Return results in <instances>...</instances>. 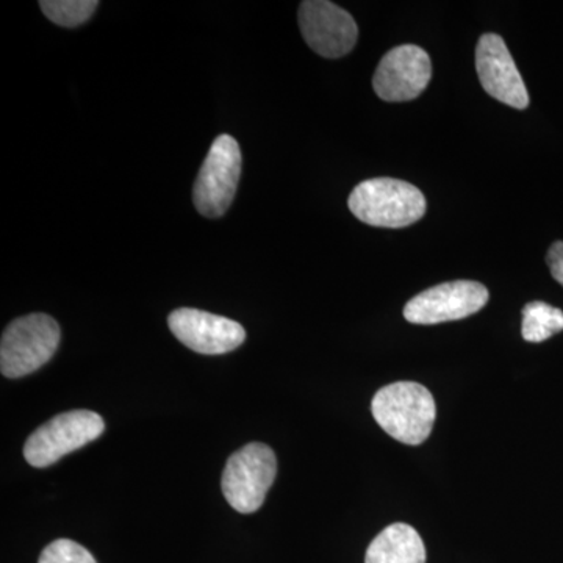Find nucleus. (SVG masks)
Instances as JSON below:
<instances>
[{
	"label": "nucleus",
	"mask_w": 563,
	"mask_h": 563,
	"mask_svg": "<svg viewBox=\"0 0 563 563\" xmlns=\"http://www.w3.org/2000/svg\"><path fill=\"white\" fill-rule=\"evenodd\" d=\"M372 412L377 424L393 439L418 446L431 435L437 407L424 385L395 383L376 393Z\"/></svg>",
	"instance_id": "f257e3e1"
},
{
	"label": "nucleus",
	"mask_w": 563,
	"mask_h": 563,
	"mask_svg": "<svg viewBox=\"0 0 563 563\" xmlns=\"http://www.w3.org/2000/svg\"><path fill=\"white\" fill-rule=\"evenodd\" d=\"M347 206L358 221L374 228H407L426 213L421 190L409 181L390 177L362 181L352 190Z\"/></svg>",
	"instance_id": "f03ea898"
},
{
	"label": "nucleus",
	"mask_w": 563,
	"mask_h": 563,
	"mask_svg": "<svg viewBox=\"0 0 563 563\" xmlns=\"http://www.w3.org/2000/svg\"><path fill=\"white\" fill-rule=\"evenodd\" d=\"M60 344V325L49 314L33 313L11 322L0 343V369L18 379L35 373L54 357Z\"/></svg>",
	"instance_id": "7ed1b4c3"
},
{
	"label": "nucleus",
	"mask_w": 563,
	"mask_h": 563,
	"mask_svg": "<svg viewBox=\"0 0 563 563\" xmlns=\"http://www.w3.org/2000/svg\"><path fill=\"white\" fill-rule=\"evenodd\" d=\"M276 473V454L272 448L263 443L246 444L229 457L222 473V493L236 512H257Z\"/></svg>",
	"instance_id": "20e7f679"
},
{
	"label": "nucleus",
	"mask_w": 563,
	"mask_h": 563,
	"mask_svg": "<svg viewBox=\"0 0 563 563\" xmlns=\"http://www.w3.org/2000/svg\"><path fill=\"white\" fill-rule=\"evenodd\" d=\"M242 151L231 135H220L211 144L192 188V202L206 218H220L229 210L240 176Z\"/></svg>",
	"instance_id": "39448f33"
},
{
	"label": "nucleus",
	"mask_w": 563,
	"mask_h": 563,
	"mask_svg": "<svg viewBox=\"0 0 563 563\" xmlns=\"http://www.w3.org/2000/svg\"><path fill=\"white\" fill-rule=\"evenodd\" d=\"M106 431L101 415L91 410H73L52 418L29 437L25 461L35 468H46L66 454L95 442Z\"/></svg>",
	"instance_id": "423d86ee"
},
{
	"label": "nucleus",
	"mask_w": 563,
	"mask_h": 563,
	"mask_svg": "<svg viewBox=\"0 0 563 563\" xmlns=\"http://www.w3.org/2000/svg\"><path fill=\"white\" fill-rule=\"evenodd\" d=\"M487 302L488 290L479 282H446L410 299L404 307V317L412 324H440L472 317Z\"/></svg>",
	"instance_id": "0eeeda50"
},
{
	"label": "nucleus",
	"mask_w": 563,
	"mask_h": 563,
	"mask_svg": "<svg viewBox=\"0 0 563 563\" xmlns=\"http://www.w3.org/2000/svg\"><path fill=\"white\" fill-rule=\"evenodd\" d=\"M299 27L310 49L324 58L344 57L354 49L358 38L354 18L328 0L302 2Z\"/></svg>",
	"instance_id": "6e6552de"
},
{
	"label": "nucleus",
	"mask_w": 563,
	"mask_h": 563,
	"mask_svg": "<svg viewBox=\"0 0 563 563\" xmlns=\"http://www.w3.org/2000/svg\"><path fill=\"white\" fill-rule=\"evenodd\" d=\"M432 63L428 52L404 44L384 55L373 77L376 95L385 102L413 101L428 87Z\"/></svg>",
	"instance_id": "1a4fd4ad"
},
{
	"label": "nucleus",
	"mask_w": 563,
	"mask_h": 563,
	"mask_svg": "<svg viewBox=\"0 0 563 563\" xmlns=\"http://www.w3.org/2000/svg\"><path fill=\"white\" fill-rule=\"evenodd\" d=\"M168 325L181 344L199 354H228L242 346L246 340L242 324L202 310H174L169 314Z\"/></svg>",
	"instance_id": "9d476101"
},
{
	"label": "nucleus",
	"mask_w": 563,
	"mask_h": 563,
	"mask_svg": "<svg viewBox=\"0 0 563 563\" xmlns=\"http://www.w3.org/2000/svg\"><path fill=\"white\" fill-rule=\"evenodd\" d=\"M476 69L481 85L492 98L512 109H528L529 92L523 77L501 36L496 33L481 36L476 47Z\"/></svg>",
	"instance_id": "9b49d317"
},
{
	"label": "nucleus",
	"mask_w": 563,
	"mask_h": 563,
	"mask_svg": "<svg viewBox=\"0 0 563 563\" xmlns=\"http://www.w3.org/2000/svg\"><path fill=\"white\" fill-rule=\"evenodd\" d=\"M365 563H426V548L412 526L385 528L366 550Z\"/></svg>",
	"instance_id": "f8f14e48"
},
{
	"label": "nucleus",
	"mask_w": 563,
	"mask_h": 563,
	"mask_svg": "<svg viewBox=\"0 0 563 563\" xmlns=\"http://www.w3.org/2000/svg\"><path fill=\"white\" fill-rule=\"evenodd\" d=\"M563 331L561 309L542 301L529 302L523 309V339L529 343H542Z\"/></svg>",
	"instance_id": "ddd939ff"
},
{
	"label": "nucleus",
	"mask_w": 563,
	"mask_h": 563,
	"mask_svg": "<svg viewBox=\"0 0 563 563\" xmlns=\"http://www.w3.org/2000/svg\"><path fill=\"white\" fill-rule=\"evenodd\" d=\"M41 11L47 20L62 27H77L90 20L98 10V0H43Z\"/></svg>",
	"instance_id": "4468645a"
},
{
	"label": "nucleus",
	"mask_w": 563,
	"mask_h": 563,
	"mask_svg": "<svg viewBox=\"0 0 563 563\" xmlns=\"http://www.w3.org/2000/svg\"><path fill=\"white\" fill-rule=\"evenodd\" d=\"M38 563H98L90 551L73 540L60 539L44 548Z\"/></svg>",
	"instance_id": "2eb2a0df"
},
{
	"label": "nucleus",
	"mask_w": 563,
	"mask_h": 563,
	"mask_svg": "<svg viewBox=\"0 0 563 563\" xmlns=\"http://www.w3.org/2000/svg\"><path fill=\"white\" fill-rule=\"evenodd\" d=\"M547 263L555 280L563 287V242H555L547 254Z\"/></svg>",
	"instance_id": "dca6fc26"
}]
</instances>
